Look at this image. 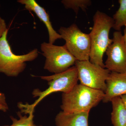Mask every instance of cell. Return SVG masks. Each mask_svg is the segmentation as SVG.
Listing matches in <instances>:
<instances>
[{
    "instance_id": "obj_21",
    "label": "cell",
    "mask_w": 126,
    "mask_h": 126,
    "mask_svg": "<svg viewBox=\"0 0 126 126\" xmlns=\"http://www.w3.org/2000/svg\"><path fill=\"white\" fill-rule=\"evenodd\" d=\"M35 125L34 124H33V125H32V126H35Z\"/></svg>"
},
{
    "instance_id": "obj_4",
    "label": "cell",
    "mask_w": 126,
    "mask_h": 126,
    "mask_svg": "<svg viewBox=\"0 0 126 126\" xmlns=\"http://www.w3.org/2000/svg\"><path fill=\"white\" fill-rule=\"evenodd\" d=\"M8 32L7 29L0 39V73L7 77H17L25 69L26 62L37 58L38 51L35 48L26 54H15L7 39Z\"/></svg>"
},
{
    "instance_id": "obj_22",
    "label": "cell",
    "mask_w": 126,
    "mask_h": 126,
    "mask_svg": "<svg viewBox=\"0 0 126 126\" xmlns=\"http://www.w3.org/2000/svg\"><path fill=\"white\" fill-rule=\"evenodd\" d=\"M35 126H36V125H35Z\"/></svg>"
},
{
    "instance_id": "obj_8",
    "label": "cell",
    "mask_w": 126,
    "mask_h": 126,
    "mask_svg": "<svg viewBox=\"0 0 126 126\" xmlns=\"http://www.w3.org/2000/svg\"><path fill=\"white\" fill-rule=\"evenodd\" d=\"M112 39L106 52L105 67L110 72L126 73V46L121 32H115Z\"/></svg>"
},
{
    "instance_id": "obj_1",
    "label": "cell",
    "mask_w": 126,
    "mask_h": 126,
    "mask_svg": "<svg viewBox=\"0 0 126 126\" xmlns=\"http://www.w3.org/2000/svg\"><path fill=\"white\" fill-rule=\"evenodd\" d=\"M40 78L48 82V87L43 91L38 89L34 90L32 93L33 97L38 98L33 103L18 104V107L22 112L28 115L34 113L35 108L46 97L58 92L63 93L68 92L78 84L79 80L78 70L75 65L65 72L50 76H41Z\"/></svg>"
},
{
    "instance_id": "obj_9",
    "label": "cell",
    "mask_w": 126,
    "mask_h": 126,
    "mask_svg": "<svg viewBox=\"0 0 126 126\" xmlns=\"http://www.w3.org/2000/svg\"><path fill=\"white\" fill-rule=\"evenodd\" d=\"M106 84V89L102 100L104 103L126 94V73L110 72Z\"/></svg>"
},
{
    "instance_id": "obj_16",
    "label": "cell",
    "mask_w": 126,
    "mask_h": 126,
    "mask_svg": "<svg viewBox=\"0 0 126 126\" xmlns=\"http://www.w3.org/2000/svg\"><path fill=\"white\" fill-rule=\"evenodd\" d=\"M7 30L5 21L4 20L0 17V39Z\"/></svg>"
},
{
    "instance_id": "obj_2",
    "label": "cell",
    "mask_w": 126,
    "mask_h": 126,
    "mask_svg": "<svg viewBox=\"0 0 126 126\" xmlns=\"http://www.w3.org/2000/svg\"><path fill=\"white\" fill-rule=\"evenodd\" d=\"M93 21V26L89 34L91 41L89 61L105 68L103 58L108 47L112 43L109 34L114 20L108 15L98 10L94 16Z\"/></svg>"
},
{
    "instance_id": "obj_3",
    "label": "cell",
    "mask_w": 126,
    "mask_h": 126,
    "mask_svg": "<svg viewBox=\"0 0 126 126\" xmlns=\"http://www.w3.org/2000/svg\"><path fill=\"white\" fill-rule=\"evenodd\" d=\"M104 93L79 84H77L69 92L63 93L62 111L66 113L90 112L102 101Z\"/></svg>"
},
{
    "instance_id": "obj_13",
    "label": "cell",
    "mask_w": 126,
    "mask_h": 126,
    "mask_svg": "<svg viewBox=\"0 0 126 126\" xmlns=\"http://www.w3.org/2000/svg\"><path fill=\"white\" fill-rule=\"evenodd\" d=\"M119 9L113 16L114 20L113 28L116 31H121L126 25V0H119Z\"/></svg>"
},
{
    "instance_id": "obj_6",
    "label": "cell",
    "mask_w": 126,
    "mask_h": 126,
    "mask_svg": "<svg viewBox=\"0 0 126 126\" xmlns=\"http://www.w3.org/2000/svg\"><path fill=\"white\" fill-rule=\"evenodd\" d=\"M40 49L46 58L44 69L54 74L65 72L75 65L77 60L64 45L44 42L41 44Z\"/></svg>"
},
{
    "instance_id": "obj_23",
    "label": "cell",
    "mask_w": 126,
    "mask_h": 126,
    "mask_svg": "<svg viewBox=\"0 0 126 126\" xmlns=\"http://www.w3.org/2000/svg\"><path fill=\"white\" fill-rule=\"evenodd\" d=\"M7 126V125H6V126Z\"/></svg>"
},
{
    "instance_id": "obj_15",
    "label": "cell",
    "mask_w": 126,
    "mask_h": 126,
    "mask_svg": "<svg viewBox=\"0 0 126 126\" xmlns=\"http://www.w3.org/2000/svg\"><path fill=\"white\" fill-rule=\"evenodd\" d=\"M34 113H32L29 114V116H22L19 115V119H16L12 116L11 119L12 123L10 126H31L34 124L33 122Z\"/></svg>"
},
{
    "instance_id": "obj_7",
    "label": "cell",
    "mask_w": 126,
    "mask_h": 126,
    "mask_svg": "<svg viewBox=\"0 0 126 126\" xmlns=\"http://www.w3.org/2000/svg\"><path fill=\"white\" fill-rule=\"evenodd\" d=\"M75 65L78 70V80L81 84L104 93L106 92V80L111 72L108 69L89 61L77 60Z\"/></svg>"
},
{
    "instance_id": "obj_18",
    "label": "cell",
    "mask_w": 126,
    "mask_h": 126,
    "mask_svg": "<svg viewBox=\"0 0 126 126\" xmlns=\"http://www.w3.org/2000/svg\"><path fill=\"white\" fill-rule=\"evenodd\" d=\"M8 109H9V107H8V106H5V105L0 103V111L5 112L7 111Z\"/></svg>"
},
{
    "instance_id": "obj_5",
    "label": "cell",
    "mask_w": 126,
    "mask_h": 126,
    "mask_svg": "<svg viewBox=\"0 0 126 126\" xmlns=\"http://www.w3.org/2000/svg\"><path fill=\"white\" fill-rule=\"evenodd\" d=\"M65 46L77 60L89 61L91 41L89 34L81 31L76 24L69 27H61L58 30Z\"/></svg>"
},
{
    "instance_id": "obj_10",
    "label": "cell",
    "mask_w": 126,
    "mask_h": 126,
    "mask_svg": "<svg viewBox=\"0 0 126 126\" xmlns=\"http://www.w3.org/2000/svg\"><path fill=\"white\" fill-rule=\"evenodd\" d=\"M17 2L25 6V9L33 12L45 25L49 35V43L53 44L56 40L62 39L61 35L54 29L49 16L45 9L35 0H18Z\"/></svg>"
},
{
    "instance_id": "obj_24",
    "label": "cell",
    "mask_w": 126,
    "mask_h": 126,
    "mask_svg": "<svg viewBox=\"0 0 126 126\" xmlns=\"http://www.w3.org/2000/svg\"></svg>"
},
{
    "instance_id": "obj_11",
    "label": "cell",
    "mask_w": 126,
    "mask_h": 126,
    "mask_svg": "<svg viewBox=\"0 0 126 126\" xmlns=\"http://www.w3.org/2000/svg\"><path fill=\"white\" fill-rule=\"evenodd\" d=\"M89 112L66 113L63 111L56 115V126H89Z\"/></svg>"
},
{
    "instance_id": "obj_19",
    "label": "cell",
    "mask_w": 126,
    "mask_h": 126,
    "mask_svg": "<svg viewBox=\"0 0 126 126\" xmlns=\"http://www.w3.org/2000/svg\"><path fill=\"white\" fill-rule=\"evenodd\" d=\"M120 97H121L123 103L126 109V94L121 96Z\"/></svg>"
},
{
    "instance_id": "obj_14",
    "label": "cell",
    "mask_w": 126,
    "mask_h": 126,
    "mask_svg": "<svg viewBox=\"0 0 126 126\" xmlns=\"http://www.w3.org/2000/svg\"><path fill=\"white\" fill-rule=\"evenodd\" d=\"M61 2L65 9H73L77 15L79 9L85 11L92 3L90 0H63Z\"/></svg>"
},
{
    "instance_id": "obj_20",
    "label": "cell",
    "mask_w": 126,
    "mask_h": 126,
    "mask_svg": "<svg viewBox=\"0 0 126 126\" xmlns=\"http://www.w3.org/2000/svg\"><path fill=\"white\" fill-rule=\"evenodd\" d=\"M124 26H125V29L124 30V35H123V36L125 44L126 46V25H125Z\"/></svg>"
},
{
    "instance_id": "obj_17",
    "label": "cell",
    "mask_w": 126,
    "mask_h": 126,
    "mask_svg": "<svg viewBox=\"0 0 126 126\" xmlns=\"http://www.w3.org/2000/svg\"><path fill=\"white\" fill-rule=\"evenodd\" d=\"M0 103L5 106H8L6 102L5 94L2 93H0Z\"/></svg>"
},
{
    "instance_id": "obj_12",
    "label": "cell",
    "mask_w": 126,
    "mask_h": 126,
    "mask_svg": "<svg viewBox=\"0 0 126 126\" xmlns=\"http://www.w3.org/2000/svg\"><path fill=\"white\" fill-rule=\"evenodd\" d=\"M112 105L111 120L113 126H126V109L120 97L111 101Z\"/></svg>"
}]
</instances>
